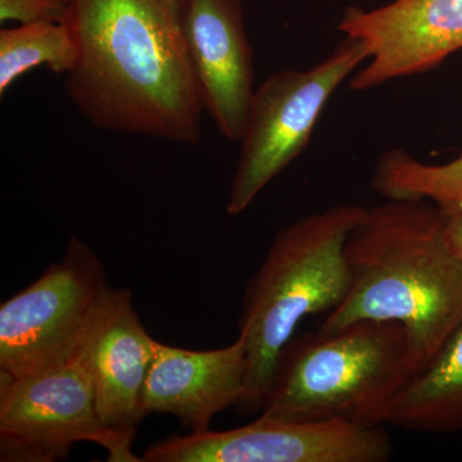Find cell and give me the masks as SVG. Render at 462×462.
<instances>
[{
	"instance_id": "1",
	"label": "cell",
	"mask_w": 462,
	"mask_h": 462,
	"mask_svg": "<svg viewBox=\"0 0 462 462\" xmlns=\"http://www.w3.org/2000/svg\"><path fill=\"white\" fill-rule=\"evenodd\" d=\"M67 99L103 132L197 145L202 114L179 0H69Z\"/></svg>"
},
{
	"instance_id": "2",
	"label": "cell",
	"mask_w": 462,
	"mask_h": 462,
	"mask_svg": "<svg viewBox=\"0 0 462 462\" xmlns=\"http://www.w3.org/2000/svg\"><path fill=\"white\" fill-rule=\"evenodd\" d=\"M346 256L351 288L319 331L363 320L398 322L418 373L462 324V260L447 239L442 209L428 200L366 208Z\"/></svg>"
},
{
	"instance_id": "3",
	"label": "cell",
	"mask_w": 462,
	"mask_h": 462,
	"mask_svg": "<svg viewBox=\"0 0 462 462\" xmlns=\"http://www.w3.org/2000/svg\"><path fill=\"white\" fill-rule=\"evenodd\" d=\"M366 211L337 205L303 216L273 236L243 297L239 338L248 356L247 387L240 412H261L279 357L307 316L329 314L346 300L351 272L349 234Z\"/></svg>"
},
{
	"instance_id": "4",
	"label": "cell",
	"mask_w": 462,
	"mask_h": 462,
	"mask_svg": "<svg viewBox=\"0 0 462 462\" xmlns=\"http://www.w3.org/2000/svg\"><path fill=\"white\" fill-rule=\"evenodd\" d=\"M413 374L409 339L398 322L356 321L307 334L282 349L260 415L383 425L385 407Z\"/></svg>"
},
{
	"instance_id": "5",
	"label": "cell",
	"mask_w": 462,
	"mask_h": 462,
	"mask_svg": "<svg viewBox=\"0 0 462 462\" xmlns=\"http://www.w3.org/2000/svg\"><path fill=\"white\" fill-rule=\"evenodd\" d=\"M127 289L115 297L83 342L58 363L20 378H0V460L53 462L78 442H93L111 462H141L125 451L100 421L94 383V351Z\"/></svg>"
},
{
	"instance_id": "6",
	"label": "cell",
	"mask_w": 462,
	"mask_h": 462,
	"mask_svg": "<svg viewBox=\"0 0 462 462\" xmlns=\"http://www.w3.org/2000/svg\"><path fill=\"white\" fill-rule=\"evenodd\" d=\"M369 58L363 42L346 35L318 65L278 72L256 88L239 139L227 214H243L305 151L325 106Z\"/></svg>"
},
{
	"instance_id": "7",
	"label": "cell",
	"mask_w": 462,
	"mask_h": 462,
	"mask_svg": "<svg viewBox=\"0 0 462 462\" xmlns=\"http://www.w3.org/2000/svg\"><path fill=\"white\" fill-rule=\"evenodd\" d=\"M116 289L89 245L72 236L41 278L0 306V378H20L75 351Z\"/></svg>"
},
{
	"instance_id": "8",
	"label": "cell",
	"mask_w": 462,
	"mask_h": 462,
	"mask_svg": "<svg viewBox=\"0 0 462 462\" xmlns=\"http://www.w3.org/2000/svg\"><path fill=\"white\" fill-rule=\"evenodd\" d=\"M393 443L382 425L285 421L260 415L236 430L191 431L149 446L145 462H384Z\"/></svg>"
},
{
	"instance_id": "9",
	"label": "cell",
	"mask_w": 462,
	"mask_h": 462,
	"mask_svg": "<svg viewBox=\"0 0 462 462\" xmlns=\"http://www.w3.org/2000/svg\"><path fill=\"white\" fill-rule=\"evenodd\" d=\"M338 29L366 45L370 58L349 80L355 91L421 75L462 50V0H392L348 8Z\"/></svg>"
},
{
	"instance_id": "10",
	"label": "cell",
	"mask_w": 462,
	"mask_h": 462,
	"mask_svg": "<svg viewBox=\"0 0 462 462\" xmlns=\"http://www.w3.org/2000/svg\"><path fill=\"white\" fill-rule=\"evenodd\" d=\"M179 11L203 112L239 142L256 90L242 0H179Z\"/></svg>"
},
{
	"instance_id": "11",
	"label": "cell",
	"mask_w": 462,
	"mask_h": 462,
	"mask_svg": "<svg viewBox=\"0 0 462 462\" xmlns=\"http://www.w3.org/2000/svg\"><path fill=\"white\" fill-rule=\"evenodd\" d=\"M248 356L242 338L224 348L193 351L154 343L142 392L144 415L175 416L191 431L209 430L212 419L245 394Z\"/></svg>"
},
{
	"instance_id": "12",
	"label": "cell",
	"mask_w": 462,
	"mask_h": 462,
	"mask_svg": "<svg viewBox=\"0 0 462 462\" xmlns=\"http://www.w3.org/2000/svg\"><path fill=\"white\" fill-rule=\"evenodd\" d=\"M154 343L127 291L97 340L94 383L100 421L132 455L134 438L145 418L142 392Z\"/></svg>"
},
{
	"instance_id": "13",
	"label": "cell",
	"mask_w": 462,
	"mask_h": 462,
	"mask_svg": "<svg viewBox=\"0 0 462 462\" xmlns=\"http://www.w3.org/2000/svg\"><path fill=\"white\" fill-rule=\"evenodd\" d=\"M382 422L425 433L462 431V324L392 398Z\"/></svg>"
},
{
	"instance_id": "14",
	"label": "cell",
	"mask_w": 462,
	"mask_h": 462,
	"mask_svg": "<svg viewBox=\"0 0 462 462\" xmlns=\"http://www.w3.org/2000/svg\"><path fill=\"white\" fill-rule=\"evenodd\" d=\"M372 187L387 200H428L443 212L462 214V154L431 165L402 148L389 149L376 161Z\"/></svg>"
},
{
	"instance_id": "15",
	"label": "cell",
	"mask_w": 462,
	"mask_h": 462,
	"mask_svg": "<svg viewBox=\"0 0 462 462\" xmlns=\"http://www.w3.org/2000/svg\"><path fill=\"white\" fill-rule=\"evenodd\" d=\"M76 54L74 38L63 23L36 21L0 30V97L39 67L65 76Z\"/></svg>"
},
{
	"instance_id": "16",
	"label": "cell",
	"mask_w": 462,
	"mask_h": 462,
	"mask_svg": "<svg viewBox=\"0 0 462 462\" xmlns=\"http://www.w3.org/2000/svg\"><path fill=\"white\" fill-rule=\"evenodd\" d=\"M69 0H0V23H63Z\"/></svg>"
},
{
	"instance_id": "17",
	"label": "cell",
	"mask_w": 462,
	"mask_h": 462,
	"mask_svg": "<svg viewBox=\"0 0 462 462\" xmlns=\"http://www.w3.org/2000/svg\"><path fill=\"white\" fill-rule=\"evenodd\" d=\"M445 214L446 236L449 245L462 260V214Z\"/></svg>"
}]
</instances>
